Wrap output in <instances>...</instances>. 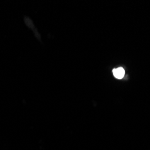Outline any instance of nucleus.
I'll list each match as a JSON object with an SVG mask.
<instances>
[{
  "instance_id": "obj_1",
  "label": "nucleus",
  "mask_w": 150,
  "mask_h": 150,
  "mask_svg": "<svg viewBox=\"0 0 150 150\" xmlns=\"http://www.w3.org/2000/svg\"><path fill=\"white\" fill-rule=\"evenodd\" d=\"M113 72V76L117 78V79H121L123 78L124 75H125V71L122 67H117V69H114L112 70Z\"/></svg>"
}]
</instances>
